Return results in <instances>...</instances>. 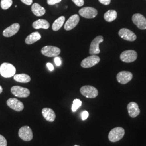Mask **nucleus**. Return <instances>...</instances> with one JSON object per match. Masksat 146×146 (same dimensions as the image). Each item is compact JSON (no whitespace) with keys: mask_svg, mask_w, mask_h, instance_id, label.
I'll return each mask as SVG.
<instances>
[{"mask_svg":"<svg viewBox=\"0 0 146 146\" xmlns=\"http://www.w3.org/2000/svg\"><path fill=\"white\" fill-rule=\"evenodd\" d=\"M119 35L123 40L128 41H134L136 39L135 34L127 28H122L119 31Z\"/></svg>","mask_w":146,"mask_h":146,"instance_id":"f8f14e48","label":"nucleus"},{"mask_svg":"<svg viewBox=\"0 0 146 146\" xmlns=\"http://www.w3.org/2000/svg\"><path fill=\"white\" fill-rule=\"evenodd\" d=\"M100 58L99 56L92 55L84 59L81 63V66L84 68L92 67L99 62Z\"/></svg>","mask_w":146,"mask_h":146,"instance_id":"0eeeda50","label":"nucleus"},{"mask_svg":"<svg viewBox=\"0 0 146 146\" xmlns=\"http://www.w3.org/2000/svg\"><path fill=\"white\" fill-rule=\"evenodd\" d=\"M80 93L87 98L93 99L96 98L99 94L98 89L92 86H84L80 89Z\"/></svg>","mask_w":146,"mask_h":146,"instance_id":"7ed1b4c3","label":"nucleus"},{"mask_svg":"<svg viewBox=\"0 0 146 146\" xmlns=\"http://www.w3.org/2000/svg\"><path fill=\"white\" fill-rule=\"evenodd\" d=\"M75 5L81 7L84 5V0H72Z\"/></svg>","mask_w":146,"mask_h":146,"instance_id":"c85d7f7f","label":"nucleus"},{"mask_svg":"<svg viewBox=\"0 0 146 146\" xmlns=\"http://www.w3.org/2000/svg\"><path fill=\"white\" fill-rule=\"evenodd\" d=\"M78 13L80 15L86 19H93L98 15V11L93 7H87L80 9Z\"/></svg>","mask_w":146,"mask_h":146,"instance_id":"9d476101","label":"nucleus"},{"mask_svg":"<svg viewBox=\"0 0 146 146\" xmlns=\"http://www.w3.org/2000/svg\"><path fill=\"white\" fill-rule=\"evenodd\" d=\"M21 2L26 5H31L33 3V0H21Z\"/></svg>","mask_w":146,"mask_h":146,"instance_id":"473e14b6","label":"nucleus"},{"mask_svg":"<svg viewBox=\"0 0 146 146\" xmlns=\"http://www.w3.org/2000/svg\"><path fill=\"white\" fill-rule=\"evenodd\" d=\"M47 67H48V69H49L50 71H51V72L53 71L54 69V66L52 65V63H47Z\"/></svg>","mask_w":146,"mask_h":146,"instance_id":"72a5a7b5","label":"nucleus"},{"mask_svg":"<svg viewBox=\"0 0 146 146\" xmlns=\"http://www.w3.org/2000/svg\"><path fill=\"white\" fill-rule=\"evenodd\" d=\"M137 58V54L133 50H126L121 53L120 59L123 62L126 63L133 62L135 61Z\"/></svg>","mask_w":146,"mask_h":146,"instance_id":"6e6552de","label":"nucleus"},{"mask_svg":"<svg viewBox=\"0 0 146 146\" xmlns=\"http://www.w3.org/2000/svg\"><path fill=\"white\" fill-rule=\"evenodd\" d=\"M74 146H78V145H74Z\"/></svg>","mask_w":146,"mask_h":146,"instance_id":"c9c22d12","label":"nucleus"},{"mask_svg":"<svg viewBox=\"0 0 146 146\" xmlns=\"http://www.w3.org/2000/svg\"><path fill=\"white\" fill-rule=\"evenodd\" d=\"M65 17L62 16L57 19L54 22L52 25V29L54 31H58L62 27L64 23Z\"/></svg>","mask_w":146,"mask_h":146,"instance_id":"5701e85b","label":"nucleus"},{"mask_svg":"<svg viewBox=\"0 0 146 146\" xmlns=\"http://www.w3.org/2000/svg\"><path fill=\"white\" fill-rule=\"evenodd\" d=\"M14 79L16 81L20 83H28L31 81V77L26 74H16L14 76Z\"/></svg>","mask_w":146,"mask_h":146,"instance_id":"4be33fe9","label":"nucleus"},{"mask_svg":"<svg viewBox=\"0 0 146 146\" xmlns=\"http://www.w3.org/2000/svg\"><path fill=\"white\" fill-rule=\"evenodd\" d=\"M15 73V67L9 63H3L0 66V74L4 78H11L14 76Z\"/></svg>","mask_w":146,"mask_h":146,"instance_id":"f257e3e1","label":"nucleus"},{"mask_svg":"<svg viewBox=\"0 0 146 146\" xmlns=\"http://www.w3.org/2000/svg\"><path fill=\"white\" fill-rule=\"evenodd\" d=\"M88 116L89 113L86 110L84 111L81 114V118H82V120L84 121L86 120L88 117Z\"/></svg>","mask_w":146,"mask_h":146,"instance_id":"c756f323","label":"nucleus"},{"mask_svg":"<svg viewBox=\"0 0 146 146\" xmlns=\"http://www.w3.org/2000/svg\"><path fill=\"white\" fill-rule=\"evenodd\" d=\"M104 41V37L101 35L96 37L91 42L89 48V54L92 55L98 54L100 52L99 44Z\"/></svg>","mask_w":146,"mask_h":146,"instance_id":"423d86ee","label":"nucleus"},{"mask_svg":"<svg viewBox=\"0 0 146 146\" xmlns=\"http://www.w3.org/2000/svg\"><path fill=\"white\" fill-rule=\"evenodd\" d=\"M80 21V17L77 14L71 16L64 24V28L66 31H70L78 25Z\"/></svg>","mask_w":146,"mask_h":146,"instance_id":"2eb2a0df","label":"nucleus"},{"mask_svg":"<svg viewBox=\"0 0 146 146\" xmlns=\"http://www.w3.org/2000/svg\"><path fill=\"white\" fill-rule=\"evenodd\" d=\"M61 50L58 47L52 46H47L43 47L41 49V53L43 55L49 57H56L60 54Z\"/></svg>","mask_w":146,"mask_h":146,"instance_id":"20e7f679","label":"nucleus"},{"mask_svg":"<svg viewBox=\"0 0 146 146\" xmlns=\"http://www.w3.org/2000/svg\"><path fill=\"white\" fill-rule=\"evenodd\" d=\"M20 28V24L15 23L7 28L3 31V35L6 37L13 36L19 31Z\"/></svg>","mask_w":146,"mask_h":146,"instance_id":"dca6fc26","label":"nucleus"},{"mask_svg":"<svg viewBox=\"0 0 146 146\" xmlns=\"http://www.w3.org/2000/svg\"><path fill=\"white\" fill-rule=\"evenodd\" d=\"M54 62H55V64H56L57 66H60L61 64V63H62L61 60L60 59V58H59V57H58V56L55 57V58H54Z\"/></svg>","mask_w":146,"mask_h":146,"instance_id":"7c9ffc66","label":"nucleus"},{"mask_svg":"<svg viewBox=\"0 0 146 146\" xmlns=\"http://www.w3.org/2000/svg\"><path fill=\"white\" fill-rule=\"evenodd\" d=\"M133 78L132 73L127 71H122L118 73L116 76L117 81L122 84L128 83Z\"/></svg>","mask_w":146,"mask_h":146,"instance_id":"4468645a","label":"nucleus"},{"mask_svg":"<svg viewBox=\"0 0 146 146\" xmlns=\"http://www.w3.org/2000/svg\"><path fill=\"white\" fill-rule=\"evenodd\" d=\"M41 38V35L37 31H35L31 33V34L27 37L25 40V42L27 44H31L40 40Z\"/></svg>","mask_w":146,"mask_h":146,"instance_id":"aec40b11","label":"nucleus"},{"mask_svg":"<svg viewBox=\"0 0 146 146\" xmlns=\"http://www.w3.org/2000/svg\"><path fill=\"white\" fill-rule=\"evenodd\" d=\"M11 92L14 96L18 98H27L30 95V90L28 89L19 86L12 87Z\"/></svg>","mask_w":146,"mask_h":146,"instance_id":"39448f33","label":"nucleus"},{"mask_svg":"<svg viewBox=\"0 0 146 146\" xmlns=\"http://www.w3.org/2000/svg\"><path fill=\"white\" fill-rule=\"evenodd\" d=\"M82 105V101L80 100L76 99L73 101V104L72 107V110L73 112L76 111Z\"/></svg>","mask_w":146,"mask_h":146,"instance_id":"a878e982","label":"nucleus"},{"mask_svg":"<svg viewBox=\"0 0 146 146\" xmlns=\"http://www.w3.org/2000/svg\"><path fill=\"white\" fill-rule=\"evenodd\" d=\"M62 0H47V3L49 5H55L61 2Z\"/></svg>","mask_w":146,"mask_h":146,"instance_id":"cd10ccee","label":"nucleus"},{"mask_svg":"<svg viewBox=\"0 0 146 146\" xmlns=\"http://www.w3.org/2000/svg\"><path fill=\"white\" fill-rule=\"evenodd\" d=\"M2 92H3V88H2V87H1V86H0V94L2 93Z\"/></svg>","mask_w":146,"mask_h":146,"instance_id":"f704fd0d","label":"nucleus"},{"mask_svg":"<svg viewBox=\"0 0 146 146\" xmlns=\"http://www.w3.org/2000/svg\"><path fill=\"white\" fill-rule=\"evenodd\" d=\"M19 136L23 141H29L33 139V134L29 126H23L19 131Z\"/></svg>","mask_w":146,"mask_h":146,"instance_id":"1a4fd4ad","label":"nucleus"},{"mask_svg":"<svg viewBox=\"0 0 146 146\" xmlns=\"http://www.w3.org/2000/svg\"><path fill=\"white\" fill-rule=\"evenodd\" d=\"M7 146V141L5 137L2 135H0V146Z\"/></svg>","mask_w":146,"mask_h":146,"instance_id":"bb28decb","label":"nucleus"},{"mask_svg":"<svg viewBox=\"0 0 146 146\" xmlns=\"http://www.w3.org/2000/svg\"><path fill=\"white\" fill-rule=\"evenodd\" d=\"M32 26L36 29H38L40 28L48 29L50 27V25L48 21L46 20L39 19L37 21H34L32 24Z\"/></svg>","mask_w":146,"mask_h":146,"instance_id":"6ab92c4d","label":"nucleus"},{"mask_svg":"<svg viewBox=\"0 0 146 146\" xmlns=\"http://www.w3.org/2000/svg\"><path fill=\"white\" fill-rule=\"evenodd\" d=\"M31 11L33 13L37 16H41L44 15L46 11L43 7L37 3L33 4L31 6Z\"/></svg>","mask_w":146,"mask_h":146,"instance_id":"412c9836","label":"nucleus"},{"mask_svg":"<svg viewBox=\"0 0 146 146\" xmlns=\"http://www.w3.org/2000/svg\"><path fill=\"white\" fill-rule=\"evenodd\" d=\"M125 134V129L122 127H116L110 131L108 139L110 142H116L121 140Z\"/></svg>","mask_w":146,"mask_h":146,"instance_id":"f03ea898","label":"nucleus"},{"mask_svg":"<svg viewBox=\"0 0 146 146\" xmlns=\"http://www.w3.org/2000/svg\"><path fill=\"white\" fill-rule=\"evenodd\" d=\"M132 21L139 29L144 30L146 29V19L140 14H135L132 16Z\"/></svg>","mask_w":146,"mask_h":146,"instance_id":"9b49d317","label":"nucleus"},{"mask_svg":"<svg viewBox=\"0 0 146 146\" xmlns=\"http://www.w3.org/2000/svg\"><path fill=\"white\" fill-rule=\"evenodd\" d=\"M42 114L43 117L47 121L52 122L56 118V115L53 110L49 108H44L42 110Z\"/></svg>","mask_w":146,"mask_h":146,"instance_id":"a211bd4d","label":"nucleus"},{"mask_svg":"<svg viewBox=\"0 0 146 146\" xmlns=\"http://www.w3.org/2000/svg\"><path fill=\"white\" fill-rule=\"evenodd\" d=\"M127 110L129 115L132 118L137 117L140 113L139 106L135 102H131L127 105Z\"/></svg>","mask_w":146,"mask_h":146,"instance_id":"f3484780","label":"nucleus"},{"mask_svg":"<svg viewBox=\"0 0 146 146\" xmlns=\"http://www.w3.org/2000/svg\"><path fill=\"white\" fill-rule=\"evenodd\" d=\"M7 104L12 110L16 111H21L24 109V104L15 98H10L7 101Z\"/></svg>","mask_w":146,"mask_h":146,"instance_id":"ddd939ff","label":"nucleus"},{"mask_svg":"<svg viewBox=\"0 0 146 146\" xmlns=\"http://www.w3.org/2000/svg\"><path fill=\"white\" fill-rule=\"evenodd\" d=\"M13 5V0H1V7L2 9L7 10Z\"/></svg>","mask_w":146,"mask_h":146,"instance_id":"393cba45","label":"nucleus"},{"mask_svg":"<svg viewBox=\"0 0 146 146\" xmlns=\"http://www.w3.org/2000/svg\"><path fill=\"white\" fill-rule=\"evenodd\" d=\"M100 2L104 5H109L110 3L111 0H99Z\"/></svg>","mask_w":146,"mask_h":146,"instance_id":"2f4dec72","label":"nucleus"},{"mask_svg":"<svg viewBox=\"0 0 146 146\" xmlns=\"http://www.w3.org/2000/svg\"><path fill=\"white\" fill-rule=\"evenodd\" d=\"M117 16V12L114 10H109L107 11L104 15V20L107 22H112L114 21Z\"/></svg>","mask_w":146,"mask_h":146,"instance_id":"b1692460","label":"nucleus"}]
</instances>
